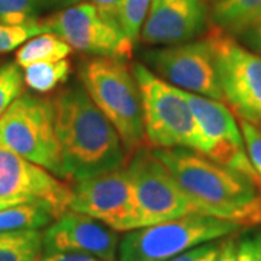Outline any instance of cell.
<instances>
[{"instance_id":"cell-13","label":"cell","mask_w":261,"mask_h":261,"mask_svg":"<svg viewBox=\"0 0 261 261\" xmlns=\"http://www.w3.org/2000/svg\"><path fill=\"white\" fill-rule=\"evenodd\" d=\"M0 197L42 202L57 219L68 211L71 189L68 181L58 178L12 149L0 147Z\"/></svg>"},{"instance_id":"cell-8","label":"cell","mask_w":261,"mask_h":261,"mask_svg":"<svg viewBox=\"0 0 261 261\" xmlns=\"http://www.w3.org/2000/svg\"><path fill=\"white\" fill-rule=\"evenodd\" d=\"M215 56L225 105L237 116L261 128V57L221 29L206 31Z\"/></svg>"},{"instance_id":"cell-29","label":"cell","mask_w":261,"mask_h":261,"mask_svg":"<svg viewBox=\"0 0 261 261\" xmlns=\"http://www.w3.org/2000/svg\"><path fill=\"white\" fill-rule=\"evenodd\" d=\"M237 39L243 45L250 48L251 51L261 57V22H258L257 25H254L250 29H247L241 35H238Z\"/></svg>"},{"instance_id":"cell-23","label":"cell","mask_w":261,"mask_h":261,"mask_svg":"<svg viewBox=\"0 0 261 261\" xmlns=\"http://www.w3.org/2000/svg\"><path fill=\"white\" fill-rule=\"evenodd\" d=\"M44 32L48 31L42 20L29 25H19V27H10L0 22V54L16 49L28 39Z\"/></svg>"},{"instance_id":"cell-1","label":"cell","mask_w":261,"mask_h":261,"mask_svg":"<svg viewBox=\"0 0 261 261\" xmlns=\"http://www.w3.org/2000/svg\"><path fill=\"white\" fill-rule=\"evenodd\" d=\"M51 103L63 180L71 183L125 167L129 152L80 82L63 86Z\"/></svg>"},{"instance_id":"cell-6","label":"cell","mask_w":261,"mask_h":261,"mask_svg":"<svg viewBox=\"0 0 261 261\" xmlns=\"http://www.w3.org/2000/svg\"><path fill=\"white\" fill-rule=\"evenodd\" d=\"M0 147L48 170L63 180L51 97L22 93L0 116Z\"/></svg>"},{"instance_id":"cell-15","label":"cell","mask_w":261,"mask_h":261,"mask_svg":"<svg viewBox=\"0 0 261 261\" xmlns=\"http://www.w3.org/2000/svg\"><path fill=\"white\" fill-rule=\"evenodd\" d=\"M119 245L118 232L83 214L65 211L42 232V254L75 252L115 261Z\"/></svg>"},{"instance_id":"cell-16","label":"cell","mask_w":261,"mask_h":261,"mask_svg":"<svg viewBox=\"0 0 261 261\" xmlns=\"http://www.w3.org/2000/svg\"><path fill=\"white\" fill-rule=\"evenodd\" d=\"M211 25L238 37L261 22V0H212Z\"/></svg>"},{"instance_id":"cell-30","label":"cell","mask_w":261,"mask_h":261,"mask_svg":"<svg viewBox=\"0 0 261 261\" xmlns=\"http://www.w3.org/2000/svg\"><path fill=\"white\" fill-rule=\"evenodd\" d=\"M37 261H103L93 255L75 254V252H51L42 254Z\"/></svg>"},{"instance_id":"cell-5","label":"cell","mask_w":261,"mask_h":261,"mask_svg":"<svg viewBox=\"0 0 261 261\" xmlns=\"http://www.w3.org/2000/svg\"><path fill=\"white\" fill-rule=\"evenodd\" d=\"M241 225L207 215H186L125 232L119 238L118 261H168L196 245L237 232Z\"/></svg>"},{"instance_id":"cell-2","label":"cell","mask_w":261,"mask_h":261,"mask_svg":"<svg viewBox=\"0 0 261 261\" xmlns=\"http://www.w3.org/2000/svg\"><path fill=\"white\" fill-rule=\"evenodd\" d=\"M200 214L229 219L243 226L261 190L248 177L190 148H152Z\"/></svg>"},{"instance_id":"cell-24","label":"cell","mask_w":261,"mask_h":261,"mask_svg":"<svg viewBox=\"0 0 261 261\" xmlns=\"http://www.w3.org/2000/svg\"><path fill=\"white\" fill-rule=\"evenodd\" d=\"M23 73L18 64L0 67V116L23 92Z\"/></svg>"},{"instance_id":"cell-27","label":"cell","mask_w":261,"mask_h":261,"mask_svg":"<svg viewBox=\"0 0 261 261\" xmlns=\"http://www.w3.org/2000/svg\"><path fill=\"white\" fill-rule=\"evenodd\" d=\"M235 261H261V233L244 237L237 243Z\"/></svg>"},{"instance_id":"cell-3","label":"cell","mask_w":261,"mask_h":261,"mask_svg":"<svg viewBox=\"0 0 261 261\" xmlns=\"http://www.w3.org/2000/svg\"><path fill=\"white\" fill-rule=\"evenodd\" d=\"M77 77L119 134L129 154L147 144L140 87L126 60L92 56L82 58L77 64Z\"/></svg>"},{"instance_id":"cell-14","label":"cell","mask_w":261,"mask_h":261,"mask_svg":"<svg viewBox=\"0 0 261 261\" xmlns=\"http://www.w3.org/2000/svg\"><path fill=\"white\" fill-rule=\"evenodd\" d=\"M209 27L206 0H151L140 42L147 47L183 44L205 35Z\"/></svg>"},{"instance_id":"cell-31","label":"cell","mask_w":261,"mask_h":261,"mask_svg":"<svg viewBox=\"0 0 261 261\" xmlns=\"http://www.w3.org/2000/svg\"><path fill=\"white\" fill-rule=\"evenodd\" d=\"M237 258V241L233 238H228L222 241L221 251L216 261H235Z\"/></svg>"},{"instance_id":"cell-10","label":"cell","mask_w":261,"mask_h":261,"mask_svg":"<svg viewBox=\"0 0 261 261\" xmlns=\"http://www.w3.org/2000/svg\"><path fill=\"white\" fill-rule=\"evenodd\" d=\"M70 189L68 211L87 215L116 232L135 229L134 189L125 167L71 181Z\"/></svg>"},{"instance_id":"cell-7","label":"cell","mask_w":261,"mask_h":261,"mask_svg":"<svg viewBox=\"0 0 261 261\" xmlns=\"http://www.w3.org/2000/svg\"><path fill=\"white\" fill-rule=\"evenodd\" d=\"M125 168L134 189L135 229L186 215H202L149 145L129 154Z\"/></svg>"},{"instance_id":"cell-4","label":"cell","mask_w":261,"mask_h":261,"mask_svg":"<svg viewBox=\"0 0 261 261\" xmlns=\"http://www.w3.org/2000/svg\"><path fill=\"white\" fill-rule=\"evenodd\" d=\"M130 65L140 87L147 145L151 148L181 147L203 154V135L185 92L161 80L142 63Z\"/></svg>"},{"instance_id":"cell-26","label":"cell","mask_w":261,"mask_h":261,"mask_svg":"<svg viewBox=\"0 0 261 261\" xmlns=\"http://www.w3.org/2000/svg\"><path fill=\"white\" fill-rule=\"evenodd\" d=\"M221 245L222 243H216V241L200 244L168 261H216L221 251Z\"/></svg>"},{"instance_id":"cell-19","label":"cell","mask_w":261,"mask_h":261,"mask_svg":"<svg viewBox=\"0 0 261 261\" xmlns=\"http://www.w3.org/2000/svg\"><path fill=\"white\" fill-rule=\"evenodd\" d=\"M42 254V232L22 229L0 232V261H37Z\"/></svg>"},{"instance_id":"cell-32","label":"cell","mask_w":261,"mask_h":261,"mask_svg":"<svg viewBox=\"0 0 261 261\" xmlns=\"http://www.w3.org/2000/svg\"><path fill=\"white\" fill-rule=\"evenodd\" d=\"M254 225H261V196L254 202V205L250 207L248 214L243 221V226H254Z\"/></svg>"},{"instance_id":"cell-17","label":"cell","mask_w":261,"mask_h":261,"mask_svg":"<svg viewBox=\"0 0 261 261\" xmlns=\"http://www.w3.org/2000/svg\"><path fill=\"white\" fill-rule=\"evenodd\" d=\"M73 53V48L70 47L64 39L53 34L44 32L37 37L28 39L25 44H22L16 51L15 61L19 67L25 68L27 65L34 63H48V61H58L68 58Z\"/></svg>"},{"instance_id":"cell-25","label":"cell","mask_w":261,"mask_h":261,"mask_svg":"<svg viewBox=\"0 0 261 261\" xmlns=\"http://www.w3.org/2000/svg\"><path fill=\"white\" fill-rule=\"evenodd\" d=\"M238 123L243 132L247 155L261 181V128L243 119H238Z\"/></svg>"},{"instance_id":"cell-18","label":"cell","mask_w":261,"mask_h":261,"mask_svg":"<svg viewBox=\"0 0 261 261\" xmlns=\"http://www.w3.org/2000/svg\"><path fill=\"white\" fill-rule=\"evenodd\" d=\"M54 221L51 209L42 202L31 200L0 211V232L41 229Z\"/></svg>"},{"instance_id":"cell-11","label":"cell","mask_w":261,"mask_h":261,"mask_svg":"<svg viewBox=\"0 0 261 261\" xmlns=\"http://www.w3.org/2000/svg\"><path fill=\"white\" fill-rule=\"evenodd\" d=\"M48 32L56 34L80 53L92 57L128 60L135 44L121 29L108 23L90 2L73 3L42 19Z\"/></svg>"},{"instance_id":"cell-28","label":"cell","mask_w":261,"mask_h":261,"mask_svg":"<svg viewBox=\"0 0 261 261\" xmlns=\"http://www.w3.org/2000/svg\"><path fill=\"white\" fill-rule=\"evenodd\" d=\"M93 5L97 13L108 23L115 28L121 29V5L122 0H89ZM122 31V29H121Z\"/></svg>"},{"instance_id":"cell-21","label":"cell","mask_w":261,"mask_h":261,"mask_svg":"<svg viewBox=\"0 0 261 261\" xmlns=\"http://www.w3.org/2000/svg\"><path fill=\"white\" fill-rule=\"evenodd\" d=\"M56 3H70L75 0H0V22L10 27L39 22L41 13Z\"/></svg>"},{"instance_id":"cell-9","label":"cell","mask_w":261,"mask_h":261,"mask_svg":"<svg viewBox=\"0 0 261 261\" xmlns=\"http://www.w3.org/2000/svg\"><path fill=\"white\" fill-rule=\"evenodd\" d=\"M141 57L142 64L166 83L189 93L224 102L216 56L206 35L183 44L154 47L144 51Z\"/></svg>"},{"instance_id":"cell-22","label":"cell","mask_w":261,"mask_h":261,"mask_svg":"<svg viewBox=\"0 0 261 261\" xmlns=\"http://www.w3.org/2000/svg\"><path fill=\"white\" fill-rule=\"evenodd\" d=\"M151 0H122L121 29L130 42L140 41L141 29L148 15Z\"/></svg>"},{"instance_id":"cell-20","label":"cell","mask_w":261,"mask_h":261,"mask_svg":"<svg viewBox=\"0 0 261 261\" xmlns=\"http://www.w3.org/2000/svg\"><path fill=\"white\" fill-rule=\"evenodd\" d=\"M71 61L68 58L48 63H34L23 68V83L37 93H49L60 84L64 86L71 74Z\"/></svg>"},{"instance_id":"cell-12","label":"cell","mask_w":261,"mask_h":261,"mask_svg":"<svg viewBox=\"0 0 261 261\" xmlns=\"http://www.w3.org/2000/svg\"><path fill=\"white\" fill-rule=\"evenodd\" d=\"M185 96L203 135V155L248 177L261 190L260 178L247 155L243 132L232 111L221 100L189 92Z\"/></svg>"},{"instance_id":"cell-33","label":"cell","mask_w":261,"mask_h":261,"mask_svg":"<svg viewBox=\"0 0 261 261\" xmlns=\"http://www.w3.org/2000/svg\"><path fill=\"white\" fill-rule=\"evenodd\" d=\"M23 202H31V200L20 199V197H0V211H2V209H6V207H9V206L23 203Z\"/></svg>"}]
</instances>
